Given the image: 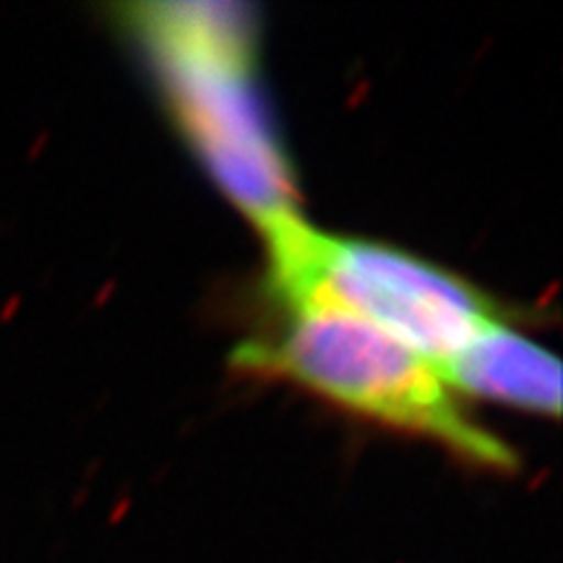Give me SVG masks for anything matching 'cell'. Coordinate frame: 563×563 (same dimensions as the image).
Returning <instances> with one entry per match:
<instances>
[{
  "instance_id": "cell-1",
  "label": "cell",
  "mask_w": 563,
  "mask_h": 563,
  "mask_svg": "<svg viewBox=\"0 0 563 563\" xmlns=\"http://www.w3.org/2000/svg\"><path fill=\"white\" fill-rule=\"evenodd\" d=\"M167 102L217 186L258 230L298 214L295 178L256 81V24L241 3L125 5Z\"/></svg>"
},
{
  "instance_id": "cell-2",
  "label": "cell",
  "mask_w": 563,
  "mask_h": 563,
  "mask_svg": "<svg viewBox=\"0 0 563 563\" xmlns=\"http://www.w3.org/2000/svg\"><path fill=\"white\" fill-rule=\"evenodd\" d=\"M235 363L285 376L352 412L439 441L481 467H517V454L462 410L433 363L355 316L290 308L272 336L238 347Z\"/></svg>"
},
{
  "instance_id": "cell-3",
  "label": "cell",
  "mask_w": 563,
  "mask_h": 563,
  "mask_svg": "<svg viewBox=\"0 0 563 563\" xmlns=\"http://www.w3.org/2000/svg\"><path fill=\"white\" fill-rule=\"evenodd\" d=\"M285 308H329L382 329L435 368L498 321L470 282L389 245L321 232L300 214L264 230Z\"/></svg>"
},
{
  "instance_id": "cell-4",
  "label": "cell",
  "mask_w": 563,
  "mask_h": 563,
  "mask_svg": "<svg viewBox=\"0 0 563 563\" xmlns=\"http://www.w3.org/2000/svg\"><path fill=\"white\" fill-rule=\"evenodd\" d=\"M439 373L452 391L553 418L561 412L559 357L501 319L483 329L452 361L439 365Z\"/></svg>"
}]
</instances>
